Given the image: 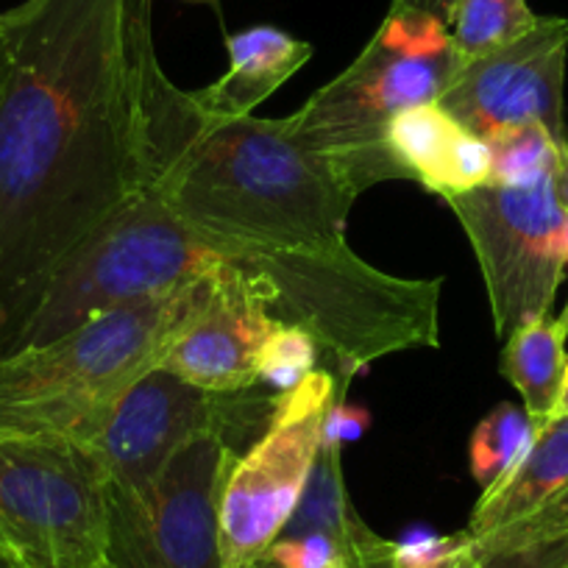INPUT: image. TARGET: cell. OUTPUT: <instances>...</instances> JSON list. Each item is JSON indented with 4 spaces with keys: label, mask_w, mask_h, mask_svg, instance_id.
Instances as JSON below:
<instances>
[{
    "label": "cell",
    "mask_w": 568,
    "mask_h": 568,
    "mask_svg": "<svg viewBox=\"0 0 568 568\" xmlns=\"http://www.w3.org/2000/svg\"><path fill=\"white\" fill-rule=\"evenodd\" d=\"M0 354L64 256L145 193L129 0L0 12Z\"/></svg>",
    "instance_id": "1"
},
{
    "label": "cell",
    "mask_w": 568,
    "mask_h": 568,
    "mask_svg": "<svg viewBox=\"0 0 568 568\" xmlns=\"http://www.w3.org/2000/svg\"><path fill=\"white\" fill-rule=\"evenodd\" d=\"M154 0H129L145 193L217 254L278 248L341 254L357 190L310 151L287 118H217L179 90L154 48Z\"/></svg>",
    "instance_id": "2"
},
{
    "label": "cell",
    "mask_w": 568,
    "mask_h": 568,
    "mask_svg": "<svg viewBox=\"0 0 568 568\" xmlns=\"http://www.w3.org/2000/svg\"><path fill=\"white\" fill-rule=\"evenodd\" d=\"M212 273L98 315L51 343L3 354L0 438L62 440L87 449L114 402L140 376L160 368L210 302Z\"/></svg>",
    "instance_id": "3"
},
{
    "label": "cell",
    "mask_w": 568,
    "mask_h": 568,
    "mask_svg": "<svg viewBox=\"0 0 568 568\" xmlns=\"http://www.w3.org/2000/svg\"><path fill=\"white\" fill-rule=\"evenodd\" d=\"M460 62L444 20L390 7L359 57L287 114V125L363 195L374 184L404 179L387 151V129L404 109L438 101Z\"/></svg>",
    "instance_id": "4"
},
{
    "label": "cell",
    "mask_w": 568,
    "mask_h": 568,
    "mask_svg": "<svg viewBox=\"0 0 568 568\" xmlns=\"http://www.w3.org/2000/svg\"><path fill=\"white\" fill-rule=\"evenodd\" d=\"M223 262L226 256L154 193L134 195L64 256L3 354L42 346L98 315L179 291Z\"/></svg>",
    "instance_id": "5"
},
{
    "label": "cell",
    "mask_w": 568,
    "mask_h": 568,
    "mask_svg": "<svg viewBox=\"0 0 568 568\" xmlns=\"http://www.w3.org/2000/svg\"><path fill=\"white\" fill-rule=\"evenodd\" d=\"M0 568H109L106 477L90 449L0 438Z\"/></svg>",
    "instance_id": "6"
},
{
    "label": "cell",
    "mask_w": 568,
    "mask_h": 568,
    "mask_svg": "<svg viewBox=\"0 0 568 568\" xmlns=\"http://www.w3.org/2000/svg\"><path fill=\"white\" fill-rule=\"evenodd\" d=\"M444 201L477 256L496 335L551 315L568 262V215L555 171L529 184L488 182Z\"/></svg>",
    "instance_id": "7"
},
{
    "label": "cell",
    "mask_w": 568,
    "mask_h": 568,
    "mask_svg": "<svg viewBox=\"0 0 568 568\" xmlns=\"http://www.w3.org/2000/svg\"><path fill=\"white\" fill-rule=\"evenodd\" d=\"M240 455L226 435H199L145 488H106L109 568H226L221 499Z\"/></svg>",
    "instance_id": "8"
},
{
    "label": "cell",
    "mask_w": 568,
    "mask_h": 568,
    "mask_svg": "<svg viewBox=\"0 0 568 568\" xmlns=\"http://www.w3.org/2000/svg\"><path fill=\"white\" fill-rule=\"evenodd\" d=\"M346 393L332 371L315 368L276 393L267 424L234 460L221 499L226 568H248L284 532L324 446V426Z\"/></svg>",
    "instance_id": "9"
},
{
    "label": "cell",
    "mask_w": 568,
    "mask_h": 568,
    "mask_svg": "<svg viewBox=\"0 0 568 568\" xmlns=\"http://www.w3.org/2000/svg\"><path fill=\"white\" fill-rule=\"evenodd\" d=\"M273 398L260 402L248 390L212 393L171 371L154 368L114 402L87 449L95 455L106 488L140 490L199 435L217 433L234 444L251 429L262 433Z\"/></svg>",
    "instance_id": "10"
},
{
    "label": "cell",
    "mask_w": 568,
    "mask_h": 568,
    "mask_svg": "<svg viewBox=\"0 0 568 568\" xmlns=\"http://www.w3.org/2000/svg\"><path fill=\"white\" fill-rule=\"evenodd\" d=\"M566 62L568 20L540 18L510 45L460 62L438 103L483 140L538 123L560 145H568L562 118Z\"/></svg>",
    "instance_id": "11"
},
{
    "label": "cell",
    "mask_w": 568,
    "mask_h": 568,
    "mask_svg": "<svg viewBox=\"0 0 568 568\" xmlns=\"http://www.w3.org/2000/svg\"><path fill=\"white\" fill-rule=\"evenodd\" d=\"M267 291L243 267L223 262L212 273V296L179 335L160 368L212 393H245L260 385V352L276 321Z\"/></svg>",
    "instance_id": "12"
},
{
    "label": "cell",
    "mask_w": 568,
    "mask_h": 568,
    "mask_svg": "<svg viewBox=\"0 0 568 568\" xmlns=\"http://www.w3.org/2000/svg\"><path fill=\"white\" fill-rule=\"evenodd\" d=\"M385 142L404 182H418L440 199L483 187L494 176L488 140L468 131L438 101L396 114Z\"/></svg>",
    "instance_id": "13"
},
{
    "label": "cell",
    "mask_w": 568,
    "mask_h": 568,
    "mask_svg": "<svg viewBox=\"0 0 568 568\" xmlns=\"http://www.w3.org/2000/svg\"><path fill=\"white\" fill-rule=\"evenodd\" d=\"M229 70L204 90H193L201 109L217 118L254 114L262 101L313 59V45L276 26H251L226 37Z\"/></svg>",
    "instance_id": "14"
},
{
    "label": "cell",
    "mask_w": 568,
    "mask_h": 568,
    "mask_svg": "<svg viewBox=\"0 0 568 568\" xmlns=\"http://www.w3.org/2000/svg\"><path fill=\"white\" fill-rule=\"evenodd\" d=\"M568 501V415L540 426L527 455L488 494H479L466 532L485 538Z\"/></svg>",
    "instance_id": "15"
},
{
    "label": "cell",
    "mask_w": 568,
    "mask_h": 568,
    "mask_svg": "<svg viewBox=\"0 0 568 568\" xmlns=\"http://www.w3.org/2000/svg\"><path fill=\"white\" fill-rule=\"evenodd\" d=\"M302 532H326L341 540L359 566L379 560L390 555L393 540L379 538L374 529L365 527L363 518L357 516L352 505V496L346 490L341 466V444L326 440L321 446V455L315 460L310 483L304 488L302 501L296 513L287 521L282 535H302Z\"/></svg>",
    "instance_id": "16"
},
{
    "label": "cell",
    "mask_w": 568,
    "mask_h": 568,
    "mask_svg": "<svg viewBox=\"0 0 568 568\" xmlns=\"http://www.w3.org/2000/svg\"><path fill=\"white\" fill-rule=\"evenodd\" d=\"M566 337V326L544 315L513 329L501 352V374L518 390L538 429L549 424L560 398L568 365Z\"/></svg>",
    "instance_id": "17"
},
{
    "label": "cell",
    "mask_w": 568,
    "mask_h": 568,
    "mask_svg": "<svg viewBox=\"0 0 568 568\" xmlns=\"http://www.w3.org/2000/svg\"><path fill=\"white\" fill-rule=\"evenodd\" d=\"M471 540L479 568H568V501Z\"/></svg>",
    "instance_id": "18"
},
{
    "label": "cell",
    "mask_w": 568,
    "mask_h": 568,
    "mask_svg": "<svg viewBox=\"0 0 568 568\" xmlns=\"http://www.w3.org/2000/svg\"><path fill=\"white\" fill-rule=\"evenodd\" d=\"M538 435V426L527 415V409L516 404H496L477 424L468 446L471 477L477 479L479 494L494 490L516 463L527 455L529 444Z\"/></svg>",
    "instance_id": "19"
},
{
    "label": "cell",
    "mask_w": 568,
    "mask_h": 568,
    "mask_svg": "<svg viewBox=\"0 0 568 568\" xmlns=\"http://www.w3.org/2000/svg\"><path fill=\"white\" fill-rule=\"evenodd\" d=\"M527 0H460L449 31L463 62L510 45L538 26Z\"/></svg>",
    "instance_id": "20"
},
{
    "label": "cell",
    "mask_w": 568,
    "mask_h": 568,
    "mask_svg": "<svg viewBox=\"0 0 568 568\" xmlns=\"http://www.w3.org/2000/svg\"><path fill=\"white\" fill-rule=\"evenodd\" d=\"M494 154V176L499 184H529L555 171L557 156L568 145H560L544 125L529 123L499 131L488 140Z\"/></svg>",
    "instance_id": "21"
},
{
    "label": "cell",
    "mask_w": 568,
    "mask_h": 568,
    "mask_svg": "<svg viewBox=\"0 0 568 568\" xmlns=\"http://www.w3.org/2000/svg\"><path fill=\"white\" fill-rule=\"evenodd\" d=\"M318 341L298 326L276 324L260 352V382L276 393L291 390L318 363Z\"/></svg>",
    "instance_id": "22"
},
{
    "label": "cell",
    "mask_w": 568,
    "mask_h": 568,
    "mask_svg": "<svg viewBox=\"0 0 568 568\" xmlns=\"http://www.w3.org/2000/svg\"><path fill=\"white\" fill-rule=\"evenodd\" d=\"M262 557L276 568H365L341 540L326 532L278 535Z\"/></svg>",
    "instance_id": "23"
},
{
    "label": "cell",
    "mask_w": 568,
    "mask_h": 568,
    "mask_svg": "<svg viewBox=\"0 0 568 568\" xmlns=\"http://www.w3.org/2000/svg\"><path fill=\"white\" fill-rule=\"evenodd\" d=\"M471 535L463 529L457 535H413L407 540L393 544V568H438L452 555L463 549Z\"/></svg>",
    "instance_id": "24"
},
{
    "label": "cell",
    "mask_w": 568,
    "mask_h": 568,
    "mask_svg": "<svg viewBox=\"0 0 568 568\" xmlns=\"http://www.w3.org/2000/svg\"><path fill=\"white\" fill-rule=\"evenodd\" d=\"M460 0H390V7H407V9H418V12L433 14V18L444 20L446 26L452 23L455 18V9Z\"/></svg>",
    "instance_id": "25"
},
{
    "label": "cell",
    "mask_w": 568,
    "mask_h": 568,
    "mask_svg": "<svg viewBox=\"0 0 568 568\" xmlns=\"http://www.w3.org/2000/svg\"><path fill=\"white\" fill-rule=\"evenodd\" d=\"M555 193H557V201H560V206L566 210V215H568V149H562L560 156H557Z\"/></svg>",
    "instance_id": "26"
},
{
    "label": "cell",
    "mask_w": 568,
    "mask_h": 568,
    "mask_svg": "<svg viewBox=\"0 0 568 568\" xmlns=\"http://www.w3.org/2000/svg\"><path fill=\"white\" fill-rule=\"evenodd\" d=\"M438 568H479V549L474 540H468L457 555H452L449 560L440 562Z\"/></svg>",
    "instance_id": "27"
},
{
    "label": "cell",
    "mask_w": 568,
    "mask_h": 568,
    "mask_svg": "<svg viewBox=\"0 0 568 568\" xmlns=\"http://www.w3.org/2000/svg\"><path fill=\"white\" fill-rule=\"evenodd\" d=\"M560 415H568V365H566V376H562V390L560 398H557V407L551 418H560Z\"/></svg>",
    "instance_id": "28"
},
{
    "label": "cell",
    "mask_w": 568,
    "mask_h": 568,
    "mask_svg": "<svg viewBox=\"0 0 568 568\" xmlns=\"http://www.w3.org/2000/svg\"><path fill=\"white\" fill-rule=\"evenodd\" d=\"M365 568H393V549H390V555H385V557H379V560L368 562Z\"/></svg>",
    "instance_id": "29"
},
{
    "label": "cell",
    "mask_w": 568,
    "mask_h": 568,
    "mask_svg": "<svg viewBox=\"0 0 568 568\" xmlns=\"http://www.w3.org/2000/svg\"><path fill=\"white\" fill-rule=\"evenodd\" d=\"M248 568H276V566H273L271 560H265V557H260V560H256V562H251Z\"/></svg>",
    "instance_id": "30"
},
{
    "label": "cell",
    "mask_w": 568,
    "mask_h": 568,
    "mask_svg": "<svg viewBox=\"0 0 568 568\" xmlns=\"http://www.w3.org/2000/svg\"><path fill=\"white\" fill-rule=\"evenodd\" d=\"M557 321H560V324L566 326V332H568V302H566V307H562V313L557 315Z\"/></svg>",
    "instance_id": "31"
},
{
    "label": "cell",
    "mask_w": 568,
    "mask_h": 568,
    "mask_svg": "<svg viewBox=\"0 0 568 568\" xmlns=\"http://www.w3.org/2000/svg\"><path fill=\"white\" fill-rule=\"evenodd\" d=\"M0 79H3V40H0Z\"/></svg>",
    "instance_id": "32"
},
{
    "label": "cell",
    "mask_w": 568,
    "mask_h": 568,
    "mask_svg": "<svg viewBox=\"0 0 568 568\" xmlns=\"http://www.w3.org/2000/svg\"><path fill=\"white\" fill-rule=\"evenodd\" d=\"M199 3H215V0H199Z\"/></svg>",
    "instance_id": "33"
}]
</instances>
